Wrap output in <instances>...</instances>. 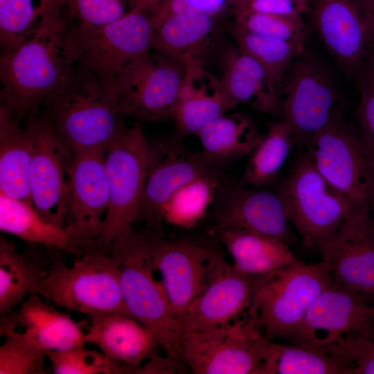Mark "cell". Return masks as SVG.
<instances>
[{
    "mask_svg": "<svg viewBox=\"0 0 374 374\" xmlns=\"http://www.w3.org/2000/svg\"><path fill=\"white\" fill-rule=\"evenodd\" d=\"M44 299L37 294L28 296L17 311L1 316V326L20 328L15 331L46 353L84 346V327L89 321L77 322Z\"/></svg>",
    "mask_w": 374,
    "mask_h": 374,
    "instance_id": "603a6c76",
    "label": "cell"
},
{
    "mask_svg": "<svg viewBox=\"0 0 374 374\" xmlns=\"http://www.w3.org/2000/svg\"><path fill=\"white\" fill-rule=\"evenodd\" d=\"M220 242L233 259V265L251 276L283 269L297 258L287 243L243 230H217Z\"/></svg>",
    "mask_w": 374,
    "mask_h": 374,
    "instance_id": "83f0119b",
    "label": "cell"
},
{
    "mask_svg": "<svg viewBox=\"0 0 374 374\" xmlns=\"http://www.w3.org/2000/svg\"><path fill=\"white\" fill-rule=\"evenodd\" d=\"M216 17L187 13L166 18L152 27L151 50L185 65L202 64V57L216 35Z\"/></svg>",
    "mask_w": 374,
    "mask_h": 374,
    "instance_id": "484cf974",
    "label": "cell"
},
{
    "mask_svg": "<svg viewBox=\"0 0 374 374\" xmlns=\"http://www.w3.org/2000/svg\"><path fill=\"white\" fill-rule=\"evenodd\" d=\"M186 65L150 50L118 74L116 94L124 116L141 122L171 118Z\"/></svg>",
    "mask_w": 374,
    "mask_h": 374,
    "instance_id": "7c38bea8",
    "label": "cell"
},
{
    "mask_svg": "<svg viewBox=\"0 0 374 374\" xmlns=\"http://www.w3.org/2000/svg\"><path fill=\"white\" fill-rule=\"evenodd\" d=\"M221 183L220 173L217 171L181 186L167 202L163 221L179 227L193 226L213 204Z\"/></svg>",
    "mask_w": 374,
    "mask_h": 374,
    "instance_id": "e575fe53",
    "label": "cell"
},
{
    "mask_svg": "<svg viewBox=\"0 0 374 374\" xmlns=\"http://www.w3.org/2000/svg\"><path fill=\"white\" fill-rule=\"evenodd\" d=\"M374 339V296L332 281L314 301L291 339L325 352L350 339Z\"/></svg>",
    "mask_w": 374,
    "mask_h": 374,
    "instance_id": "4fadbf2b",
    "label": "cell"
},
{
    "mask_svg": "<svg viewBox=\"0 0 374 374\" xmlns=\"http://www.w3.org/2000/svg\"><path fill=\"white\" fill-rule=\"evenodd\" d=\"M127 0H63V8L71 25L81 28L100 26L114 21L130 10ZM150 7L149 0H131Z\"/></svg>",
    "mask_w": 374,
    "mask_h": 374,
    "instance_id": "ab89813d",
    "label": "cell"
},
{
    "mask_svg": "<svg viewBox=\"0 0 374 374\" xmlns=\"http://www.w3.org/2000/svg\"><path fill=\"white\" fill-rule=\"evenodd\" d=\"M53 0H0V43L13 48L39 26Z\"/></svg>",
    "mask_w": 374,
    "mask_h": 374,
    "instance_id": "d590c367",
    "label": "cell"
},
{
    "mask_svg": "<svg viewBox=\"0 0 374 374\" xmlns=\"http://www.w3.org/2000/svg\"><path fill=\"white\" fill-rule=\"evenodd\" d=\"M220 81L235 107L244 104L262 113L283 118L278 88L265 69L237 46L229 48L225 54Z\"/></svg>",
    "mask_w": 374,
    "mask_h": 374,
    "instance_id": "d4e9b609",
    "label": "cell"
},
{
    "mask_svg": "<svg viewBox=\"0 0 374 374\" xmlns=\"http://www.w3.org/2000/svg\"><path fill=\"white\" fill-rule=\"evenodd\" d=\"M359 100L355 116L362 133V139L374 154V51L369 53L362 67Z\"/></svg>",
    "mask_w": 374,
    "mask_h": 374,
    "instance_id": "b9f144b4",
    "label": "cell"
},
{
    "mask_svg": "<svg viewBox=\"0 0 374 374\" xmlns=\"http://www.w3.org/2000/svg\"><path fill=\"white\" fill-rule=\"evenodd\" d=\"M44 106L56 133L75 154L106 149L126 127L116 92L78 62Z\"/></svg>",
    "mask_w": 374,
    "mask_h": 374,
    "instance_id": "7a4b0ae2",
    "label": "cell"
},
{
    "mask_svg": "<svg viewBox=\"0 0 374 374\" xmlns=\"http://www.w3.org/2000/svg\"><path fill=\"white\" fill-rule=\"evenodd\" d=\"M235 22L251 32L305 46L308 28L301 17L260 13L237 8Z\"/></svg>",
    "mask_w": 374,
    "mask_h": 374,
    "instance_id": "74e56055",
    "label": "cell"
},
{
    "mask_svg": "<svg viewBox=\"0 0 374 374\" xmlns=\"http://www.w3.org/2000/svg\"><path fill=\"white\" fill-rule=\"evenodd\" d=\"M368 212L371 220L374 226V192L368 204Z\"/></svg>",
    "mask_w": 374,
    "mask_h": 374,
    "instance_id": "7dc6e473",
    "label": "cell"
},
{
    "mask_svg": "<svg viewBox=\"0 0 374 374\" xmlns=\"http://www.w3.org/2000/svg\"><path fill=\"white\" fill-rule=\"evenodd\" d=\"M161 0H149L150 3V7H152V6L155 5L157 3H158L159 1H160Z\"/></svg>",
    "mask_w": 374,
    "mask_h": 374,
    "instance_id": "c3c4849f",
    "label": "cell"
},
{
    "mask_svg": "<svg viewBox=\"0 0 374 374\" xmlns=\"http://www.w3.org/2000/svg\"><path fill=\"white\" fill-rule=\"evenodd\" d=\"M243 0H161L148 9L152 27L179 14L197 13L217 17L228 8L233 11Z\"/></svg>",
    "mask_w": 374,
    "mask_h": 374,
    "instance_id": "60d3db41",
    "label": "cell"
},
{
    "mask_svg": "<svg viewBox=\"0 0 374 374\" xmlns=\"http://www.w3.org/2000/svg\"><path fill=\"white\" fill-rule=\"evenodd\" d=\"M87 318L85 344L96 346L106 357L132 368L134 373H143V363L160 357L157 337L134 317L112 313Z\"/></svg>",
    "mask_w": 374,
    "mask_h": 374,
    "instance_id": "7402d4cb",
    "label": "cell"
},
{
    "mask_svg": "<svg viewBox=\"0 0 374 374\" xmlns=\"http://www.w3.org/2000/svg\"><path fill=\"white\" fill-rule=\"evenodd\" d=\"M51 371L55 374L134 373L133 369L115 362L101 352L84 346L46 353Z\"/></svg>",
    "mask_w": 374,
    "mask_h": 374,
    "instance_id": "8d00e7d4",
    "label": "cell"
},
{
    "mask_svg": "<svg viewBox=\"0 0 374 374\" xmlns=\"http://www.w3.org/2000/svg\"><path fill=\"white\" fill-rule=\"evenodd\" d=\"M179 141L161 139L152 141L154 152L146 178L139 217L145 221L150 232L159 234L158 231L164 222V208L177 190L198 177L219 170L202 152L190 151Z\"/></svg>",
    "mask_w": 374,
    "mask_h": 374,
    "instance_id": "d6986e66",
    "label": "cell"
},
{
    "mask_svg": "<svg viewBox=\"0 0 374 374\" xmlns=\"http://www.w3.org/2000/svg\"><path fill=\"white\" fill-rule=\"evenodd\" d=\"M283 119L294 141L310 143L320 131L343 118V103L321 62L306 51L288 69L279 88Z\"/></svg>",
    "mask_w": 374,
    "mask_h": 374,
    "instance_id": "30bf717a",
    "label": "cell"
},
{
    "mask_svg": "<svg viewBox=\"0 0 374 374\" xmlns=\"http://www.w3.org/2000/svg\"><path fill=\"white\" fill-rule=\"evenodd\" d=\"M252 119L240 113L224 114L196 136L205 158L217 168L249 156L261 137Z\"/></svg>",
    "mask_w": 374,
    "mask_h": 374,
    "instance_id": "f546056e",
    "label": "cell"
},
{
    "mask_svg": "<svg viewBox=\"0 0 374 374\" xmlns=\"http://www.w3.org/2000/svg\"><path fill=\"white\" fill-rule=\"evenodd\" d=\"M254 296V277L224 259L206 288L182 317L183 333L211 330L247 315Z\"/></svg>",
    "mask_w": 374,
    "mask_h": 374,
    "instance_id": "44dd1931",
    "label": "cell"
},
{
    "mask_svg": "<svg viewBox=\"0 0 374 374\" xmlns=\"http://www.w3.org/2000/svg\"><path fill=\"white\" fill-rule=\"evenodd\" d=\"M273 344L249 312L220 327L184 332L181 363L195 374H263Z\"/></svg>",
    "mask_w": 374,
    "mask_h": 374,
    "instance_id": "52a82bcc",
    "label": "cell"
},
{
    "mask_svg": "<svg viewBox=\"0 0 374 374\" xmlns=\"http://www.w3.org/2000/svg\"><path fill=\"white\" fill-rule=\"evenodd\" d=\"M263 374H350V369L340 358L317 348L274 342Z\"/></svg>",
    "mask_w": 374,
    "mask_h": 374,
    "instance_id": "836d02e7",
    "label": "cell"
},
{
    "mask_svg": "<svg viewBox=\"0 0 374 374\" xmlns=\"http://www.w3.org/2000/svg\"><path fill=\"white\" fill-rule=\"evenodd\" d=\"M253 277L251 310L269 340H291L314 301L333 281L321 262L308 265L298 259L283 269Z\"/></svg>",
    "mask_w": 374,
    "mask_h": 374,
    "instance_id": "5b68a950",
    "label": "cell"
},
{
    "mask_svg": "<svg viewBox=\"0 0 374 374\" xmlns=\"http://www.w3.org/2000/svg\"><path fill=\"white\" fill-rule=\"evenodd\" d=\"M314 27L329 52L347 74L362 69L374 44L360 0H316Z\"/></svg>",
    "mask_w": 374,
    "mask_h": 374,
    "instance_id": "ffe728a7",
    "label": "cell"
},
{
    "mask_svg": "<svg viewBox=\"0 0 374 374\" xmlns=\"http://www.w3.org/2000/svg\"><path fill=\"white\" fill-rule=\"evenodd\" d=\"M25 128L33 142L29 173L31 203L46 220L64 229L68 184L75 154L46 114L28 117Z\"/></svg>",
    "mask_w": 374,
    "mask_h": 374,
    "instance_id": "9a60e30c",
    "label": "cell"
},
{
    "mask_svg": "<svg viewBox=\"0 0 374 374\" xmlns=\"http://www.w3.org/2000/svg\"><path fill=\"white\" fill-rule=\"evenodd\" d=\"M316 249L335 283L374 296V226L368 206L353 208L342 226Z\"/></svg>",
    "mask_w": 374,
    "mask_h": 374,
    "instance_id": "e0dca14e",
    "label": "cell"
},
{
    "mask_svg": "<svg viewBox=\"0 0 374 374\" xmlns=\"http://www.w3.org/2000/svg\"><path fill=\"white\" fill-rule=\"evenodd\" d=\"M0 229L32 244L78 256L83 252L66 230L46 220L26 201L0 193Z\"/></svg>",
    "mask_w": 374,
    "mask_h": 374,
    "instance_id": "4316f807",
    "label": "cell"
},
{
    "mask_svg": "<svg viewBox=\"0 0 374 374\" xmlns=\"http://www.w3.org/2000/svg\"><path fill=\"white\" fill-rule=\"evenodd\" d=\"M235 106L227 97L220 80L202 64H186L178 99L171 119L179 140L196 135L202 129Z\"/></svg>",
    "mask_w": 374,
    "mask_h": 374,
    "instance_id": "cb8c5ba5",
    "label": "cell"
},
{
    "mask_svg": "<svg viewBox=\"0 0 374 374\" xmlns=\"http://www.w3.org/2000/svg\"><path fill=\"white\" fill-rule=\"evenodd\" d=\"M310 155L328 185L353 208L368 206L374 192V154L362 137L337 121L320 131Z\"/></svg>",
    "mask_w": 374,
    "mask_h": 374,
    "instance_id": "8fae6325",
    "label": "cell"
},
{
    "mask_svg": "<svg viewBox=\"0 0 374 374\" xmlns=\"http://www.w3.org/2000/svg\"><path fill=\"white\" fill-rule=\"evenodd\" d=\"M32 154L33 142L27 130L0 106V193L31 203Z\"/></svg>",
    "mask_w": 374,
    "mask_h": 374,
    "instance_id": "f1b7e54d",
    "label": "cell"
},
{
    "mask_svg": "<svg viewBox=\"0 0 374 374\" xmlns=\"http://www.w3.org/2000/svg\"><path fill=\"white\" fill-rule=\"evenodd\" d=\"M152 33L148 8L138 3L120 19L100 26L70 25L68 48L73 62L90 69L116 92L120 72L151 50Z\"/></svg>",
    "mask_w": 374,
    "mask_h": 374,
    "instance_id": "ba28073f",
    "label": "cell"
},
{
    "mask_svg": "<svg viewBox=\"0 0 374 374\" xmlns=\"http://www.w3.org/2000/svg\"><path fill=\"white\" fill-rule=\"evenodd\" d=\"M109 249L118 264L122 294L130 316L153 332L167 357L181 363L183 331L161 279L155 276L146 233L133 229Z\"/></svg>",
    "mask_w": 374,
    "mask_h": 374,
    "instance_id": "3957f363",
    "label": "cell"
},
{
    "mask_svg": "<svg viewBox=\"0 0 374 374\" xmlns=\"http://www.w3.org/2000/svg\"><path fill=\"white\" fill-rule=\"evenodd\" d=\"M229 31L236 46L265 69L278 91L294 61L305 51L304 46L251 32L235 22Z\"/></svg>",
    "mask_w": 374,
    "mask_h": 374,
    "instance_id": "d6a6232c",
    "label": "cell"
},
{
    "mask_svg": "<svg viewBox=\"0 0 374 374\" xmlns=\"http://www.w3.org/2000/svg\"><path fill=\"white\" fill-rule=\"evenodd\" d=\"M105 149L75 154L69 179L64 229L82 252L99 246L109 197Z\"/></svg>",
    "mask_w": 374,
    "mask_h": 374,
    "instance_id": "2e32d148",
    "label": "cell"
},
{
    "mask_svg": "<svg viewBox=\"0 0 374 374\" xmlns=\"http://www.w3.org/2000/svg\"><path fill=\"white\" fill-rule=\"evenodd\" d=\"M69 28L63 0H53L37 29L17 46L2 51L0 106L19 122L44 105L74 63Z\"/></svg>",
    "mask_w": 374,
    "mask_h": 374,
    "instance_id": "6da1fadb",
    "label": "cell"
},
{
    "mask_svg": "<svg viewBox=\"0 0 374 374\" xmlns=\"http://www.w3.org/2000/svg\"><path fill=\"white\" fill-rule=\"evenodd\" d=\"M146 235L153 267L180 323L224 258L221 253L190 240H168L153 232Z\"/></svg>",
    "mask_w": 374,
    "mask_h": 374,
    "instance_id": "5bb4252c",
    "label": "cell"
},
{
    "mask_svg": "<svg viewBox=\"0 0 374 374\" xmlns=\"http://www.w3.org/2000/svg\"><path fill=\"white\" fill-rule=\"evenodd\" d=\"M237 8L265 14L301 17V13L292 0H243Z\"/></svg>",
    "mask_w": 374,
    "mask_h": 374,
    "instance_id": "ee69618b",
    "label": "cell"
},
{
    "mask_svg": "<svg viewBox=\"0 0 374 374\" xmlns=\"http://www.w3.org/2000/svg\"><path fill=\"white\" fill-rule=\"evenodd\" d=\"M212 205L217 230H243L294 242L290 223L276 191L241 181H222Z\"/></svg>",
    "mask_w": 374,
    "mask_h": 374,
    "instance_id": "ac0fdd59",
    "label": "cell"
},
{
    "mask_svg": "<svg viewBox=\"0 0 374 374\" xmlns=\"http://www.w3.org/2000/svg\"><path fill=\"white\" fill-rule=\"evenodd\" d=\"M294 143L292 130L285 120L270 123L267 132L249 155L241 181L254 187L274 184Z\"/></svg>",
    "mask_w": 374,
    "mask_h": 374,
    "instance_id": "1f68e13d",
    "label": "cell"
},
{
    "mask_svg": "<svg viewBox=\"0 0 374 374\" xmlns=\"http://www.w3.org/2000/svg\"><path fill=\"white\" fill-rule=\"evenodd\" d=\"M74 260L68 266L62 258L51 256L35 294L68 312L87 317L112 313L130 316L122 294L118 264L110 249H90Z\"/></svg>",
    "mask_w": 374,
    "mask_h": 374,
    "instance_id": "277c9868",
    "label": "cell"
},
{
    "mask_svg": "<svg viewBox=\"0 0 374 374\" xmlns=\"http://www.w3.org/2000/svg\"><path fill=\"white\" fill-rule=\"evenodd\" d=\"M328 353L344 361L350 374H374V339H350L340 342Z\"/></svg>",
    "mask_w": 374,
    "mask_h": 374,
    "instance_id": "7bdbcfd3",
    "label": "cell"
},
{
    "mask_svg": "<svg viewBox=\"0 0 374 374\" xmlns=\"http://www.w3.org/2000/svg\"><path fill=\"white\" fill-rule=\"evenodd\" d=\"M299 10V12L301 14L305 12H306L309 8V4L305 1V0H292Z\"/></svg>",
    "mask_w": 374,
    "mask_h": 374,
    "instance_id": "bcb514c9",
    "label": "cell"
},
{
    "mask_svg": "<svg viewBox=\"0 0 374 374\" xmlns=\"http://www.w3.org/2000/svg\"><path fill=\"white\" fill-rule=\"evenodd\" d=\"M276 191L287 220L303 244L312 249L339 229L353 209L317 171L309 152L296 161Z\"/></svg>",
    "mask_w": 374,
    "mask_h": 374,
    "instance_id": "9c48e42d",
    "label": "cell"
},
{
    "mask_svg": "<svg viewBox=\"0 0 374 374\" xmlns=\"http://www.w3.org/2000/svg\"><path fill=\"white\" fill-rule=\"evenodd\" d=\"M315 1H316V0H305V1H306L308 4H310L311 2H314V3Z\"/></svg>",
    "mask_w": 374,
    "mask_h": 374,
    "instance_id": "681fc988",
    "label": "cell"
},
{
    "mask_svg": "<svg viewBox=\"0 0 374 374\" xmlns=\"http://www.w3.org/2000/svg\"><path fill=\"white\" fill-rule=\"evenodd\" d=\"M374 37V0H360Z\"/></svg>",
    "mask_w": 374,
    "mask_h": 374,
    "instance_id": "f6af8a7d",
    "label": "cell"
},
{
    "mask_svg": "<svg viewBox=\"0 0 374 374\" xmlns=\"http://www.w3.org/2000/svg\"><path fill=\"white\" fill-rule=\"evenodd\" d=\"M154 152L152 142L139 123L125 127L106 148L109 202L100 247L109 249L116 240L133 230Z\"/></svg>",
    "mask_w": 374,
    "mask_h": 374,
    "instance_id": "8992f818",
    "label": "cell"
},
{
    "mask_svg": "<svg viewBox=\"0 0 374 374\" xmlns=\"http://www.w3.org/2000/svg\"><path fill=\"white\" fill-rule=\"evenodd\" d=\"M38 253L19 252L8 238H0V314L5 315L34 294L49 264Z\"/></svg>",
    "mask_w": 374,
    "mask_h": 374,
    "instance_id": "4dcf8cb0",
    "label": "cell"
},
{
    "mask_svg": "<svg viewBox=\"0 0 374 374\" xmlns=\"http://www.w3.org/2000/svg\"><path fill=\"white\" fill-rule=\"evenodd\" d=\"M5 340L0 347V374H42L46 353L12 330H1Z\"/></svg>",
    "mask_w": 374,
    "mask_h": 374,
    "instance_id": "f35d334b",
    "label": "cell"
}]
</instances>
